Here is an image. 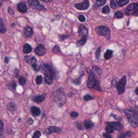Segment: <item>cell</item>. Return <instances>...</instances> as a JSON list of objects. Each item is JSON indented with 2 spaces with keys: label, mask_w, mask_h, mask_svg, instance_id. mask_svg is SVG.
Listing matches in <instances>:
<instances>
[{
  "label": "cell",
  "mask_w": 138,
  "mask_h": 138,
  "mask_svg": "<svg viewBox=\"0 0 138 138\" xmlns=\"http://www.w3.org/2000/svg\"><path fill=\"white\" fill-rule=\"evenodd\" d=\"M18 81L20 84H21L22 85H25V84H26V80H25V78L22 77H20L18 79Z\"/></svg>",
  "instance_id": "33"
},
{
  "label": "cell",
  "mask_w": 138,
  "mask_h": 138,
  "mask_svg": "<svg viewBox=\"0 0 138 138\" xmlns=\"http://www.w3.org/2000/svg\"><path fill=\"white\" fill-rule=\"evenodd\" d=\"M78 18L81 22H84L86 20L85 17L83 15H80L78 16Z\"/></svg>",
  "instance_id": "36"
},
{
  "label": "cell",
  "mask_w": 138,
  "mask_h": 138,
  "mask_svg": "<svg viewBox=\"0 0 138 138\" xmlns=\"http://www.w3.org/2000/svg\"><path fill=\"white\" fill-rule=\"evenodd\" d=\"M135 93L138 95V87H137V88L135 89Z\"/></svg>",
  "instance_id": "51"
},
{
  "label": "cell",
  "mask_w": 138,
  "mask_h": 138,
  "mask_svg": "<svg viewBox=\"0 0 138 138\" xmlns=\"http://www.w3.org/2000/svg\"><path fill=\"white\" fill-rule=\"evenodd\" d=\"M132 15H134V16H138V8L136 9L135 11H134L132 13Z\"/></svg>",
  "instance_id": "45"
},
{
  "label": "cell",
  "mask_w": 138,
  "mask_h": 138,
  "mask_svg": "<svg viewBox=\"0 0 138 138\" xmlns=\"http://www.w3.org/2000/svg\"><path fill=\"white\" fill-rule=\"evenodd\" d=\"M125 113L130 125L133 128L137 127L138 126V116L135 111L132 110L127 109L125 110Z\"/></svg>",
  "instance_id": "2"
},
{
  "label": "cell",
  "mask_w": 138,
  "mask_h": 138,
  "mask_svg": "<svg viewBox=\"0 0 138 138\" xmlns=\"http://www.w3.org/2000/svg\"><path fill=\"white\" fill-rule=\"evenodd\" d=\"M70 115L72 118H77L78 116V113H77V112H72L70 113Z\"/></svg>",
  "instance_id": "39"
},
{
  "label": "cell",
  "mask_w": 138,
  "mask_h": 138,
  "mask_svg": "<svg viewBox=\"0 0 138 138\" xmlns=\"http://www.w3.org/2000/svg\"><path fill=\"white\" fill-rule=\"evenodd\" d=\"M33 122H34V121H33V119L31 118H29L28 120V124H29V125H31L33 124Z\"/></svg>",
  "instance_id": "43"
},
{
  "label": "cell",
  "mask_w": 138,
  "mask_h": 138,
  "mask_svg": "<svg viewBox=\"0 0 138 138\" xmlns=\"http://www.w3.org/2000/svg\"><path fill=\"white\" fill-rule=\"evenodd\" d=\"M42 1H43L44 2H51L52 1V0H42Z\"/></svg>",
  "instance_id": "50"
},
{
  "label": "cell",
  "mask_w": 138,
  "mask_h": 138,
  "mask_svg": "<svg viewBox=\"0 0 138 138\" xmlns=\"http://www.w3.org/2000/svg\"><path fill=\"white\" fill-rule=\"evenodd\" d=\"M78 33L82 37H86L88 35V29L83 25H81L78 29Z\"/></svg>",
  "instance_id": "12"
},
{
  "label": "cell",
  "mask_w": 138,
  "mask_h": 138,
  "mask_svg": "<svg viewBox=\"0 0 138 138\" xmlns=\"http://www.w3.org/2000/svg\"><path fill=\"white\" fill-rule=\"evenodd\" d=\"M88 87L90 89H96L99 90V86L98 84V81L95 78V77L92 71H90L89 77L88 81Z\"/></svg>",
  "instance_id": "4"
},
{
  "label": "cell",
  "mask_w": 138,
  "mask_h": 138,
  "mask_svg": "<svg viewBox=\"0 0 138 138\" xmlns=\"http://www.w3.org/2000/svg\"><path fill=\"white\" fill-rule=\"evenodd\" d=\"M49 134L53 133H60V132L62 131L61 129L55 126H51L49 128Z\"/></svg>",
  "instance_id": "18"
},
{
  "label": "cell",
  "mask_w": 138,
  "mask_h": 138,
  "mask_svg": "<svg viewBox=\"0 0 138 138\" xmlns=\"http://www.w3.org/2000/svg\"><path fill=\"white\" fill-rule=\"evenodd\" d=\"M29 6L32 8L38 10H46L44 6L40 4L38 0H29Z\"/></svg>",
  "instance_id": "8"
},
{
  "label": "cell",
  "mask_w": 138,
  "mask_h": 138,
  "mask_svg": "<svg viewBox=\"0 0 138 138\" xmlns=\"http://www.w3.org/2000/svg\"><path fill=\"white\" fill-rule=\"evenodd\" d=\"M73 83L76 85H79L81 83V78L78 79H76L73 80Z\"/></svg>",
  "instance_id": "40"
},
{
  "label": "cell",
  "mask_w": 138,
  "mask_h": 138,
  "mask_svg": "<svg viewBox=\"0 0 138 138\" xmlns=\"http://www.w3.org/2000/svg\"><path fill=\"white\" fill-rule=\"evenodd\" d=\"M90 6V2L89 0H85L83 2L80 3H77L75 4L76 8L80 10H84L88 9Z\"/></svg>",
  "instance_id": "9"
},
{
  "label": "cell",
  "mask_w": 138,
  "mask_h": 138,
  "mask_svg": "<svg viewBox=\"0 0 138 138\" xmlns=\"http://www.w3.org/2000/svg\"><path fill=\"white\" fill-rule=\"evenodd\" d=\"M32 51V47L30 44L27 43L25 44L23 47V52L25 54H29Z\"/></svg>",
  "instance_id": "20"
},
{
  "label": "cell",
  "mask_w": 138,
  "mask_h": 138,
  "mask_svg": "<svg viewBox=\"0 0 138 138\" xmlns=\"http://www.w3.org/2000/svg\"><path fill=\"white\" fill-rule=\"evenodd\" d=\"M12 86V88H13L14 89H15V88H16V83H14V84H13Z\"/></svg>",
  "instance_id": "49"
},
{
  "label": "cell",
  "mask_w": 138,
  "mask_h": 138,
  "mask_svg": "<svg viewBox=\"0 0 138 138\" xmlns=\"http://www.w3.org/2000/svg\"><path fill=\"white\" fill-rule=\"evenodd\" d=\"M39 70L44 75V80L45 83L48 85L53 83V71L50 66L47 64H42L39 66Z\"/></svg>",
  "instance_id": "1"
},
{
  "label": "cell",
  "mask_w": 138,
  "mask_h": 138,
  "mask_svg": "<svg viewBox=\"0 0 138 138\" xmlns=\"http://www.w3.org/2000/svg\"><path fill=\"white\" fill-rule=\"evenodd\" d=\"M84 100L86 101H89L90 100H92V99H93L94 98H93V97H92V95H89V94H86L85 95L84 97V98H83Z\"/></svg>",
  "instance_id": "31"
},
{
  "label": "cell",
  "mask_w": 138,
  "mask_h": 138,
  "mask_svg": "<svg viewBox=\"0 0 138 138\" xmlns=\"http://www.w3.org/2000/svg\"><path fill=\"white\" fill-rule=\"evenodd\" d=\"M3 129H4V124L2 121H1V135L2 137V135L3 134Z\"/></svg>",
  "instance_id": "42"
},
{
  "label": "cell",
  "mask_w": 138,
  "mask_h": 138,
  "mask_svg": "<svg viewBox=\"0 0 138 138\" xmlns=\"http://www.w3.org/2000/svg\"><path fill=\"white\" fill-rule=\"evenodd\" d=\"M7 108L8 110L10 111L11 112H12V113H14V112L16 110V105L15 104V103H9L7 105Z\"/></svg>",
  "instance_id": "21"
},
{
  "label": "cell",
  "mask_w": 138,
  "mask_h": 138,
  "mask_svg": "<svg viewBox=\"0 0 138 138\" xmlns=\"http://www.w3.org/2000/svg\"><path fill=\"white\" fill-rule=\"evenodd\" d=\"M11 26H12V27H15V24L14 23H12L11 24Z\"/></svg>",
  "instance_id": "52"
},
{
  "label": "cell",
  "mask_w": 138,
  "mask_h": 138,
  "mask_svg": "<svg viewBox=\"0 0 138 138\" xmlns=\"http://www.w3.org/2000/svg\"><path fill=\"white\" fill-rule=\"evenodd\" d=\"M138 8V3H132L131 4L128 6L126 9V13L127 12H130L131 11L135 10L136 9Z\"/></svg>",
  "instance_id": "15"
},
{
  "label": "cell",
  "mask_w": 138,
  "mask_h": 138,
  "mask_svg": "<svg viewBox=\"0 0 138 138\" xmlns=\"http://www.w3.org/2000/svg\"><path fill=\"white\" fill-rule=\"evenodd\" d=\"M9 58H8V57H6V58H5V60H4V62L6 63H8L9 62Z\"/></svg>",
  "instance_id": "48"
},
{
  "label": "cell",
  "mask_w": 138,
  "mask_h": 138,
  "mask_svg": "<svg viewBox=\"0 0 138 138\" xmlns=\"http://www.w3.org/2000/svg\"><path fill=\"white\" fill-rule=\"evenodd\" d=\"M21 121H22V120H21V119H18V122H21Z\"/></svg>",
  "instance_id": "53"
},
{
  "label": "cell",
  "mask_w": 138,
  "mask_h": 138,
  "mask_svg": "<svg viewBox=\"0 0 138 138\" xmlns=\"http://www.w3.org/2000/svg\"><path fill=\"white\" fill-rule=\"evenodd\" d=\"M86 42V37H83L80 40H78V41L77 42L76 44L77 47H81V46H82L84 44H85Z\"/></svg>",
  "instance_id": "25"
},
{
  "label": "cell",
  "mask_w": 138,
  "mask_h": 138,
  "mask_svg": "<svg viewBox=\"0 0 138 138\" xmlns=\"http://www.w3.org/2000/svg\"><path fill=\"white\" fill-rule=\"evenodd\" d=\"M96 33L98 35L103 36L105 37L107 39H110L111 37V32L109 28L105 26H100L95 29Z\"/></svg>",
  "instance_id": "5"
},
{
  "label": "cell",
  "mask_w": 138,
  "mask_h": 138,
  "mask_svg": "<svg viewBox=\"0 0 138 138\" xmlns=\"http://www.w3.org/2000/svg\"><path fill=\"white\" fill-rule=\"evenodd\" d=\"M116 2L119 7H122L129 3V0H116Z\"/></svg>",
  "instance_id": "24"
},
{
  "label": "cell",
  "mask_w": 138,
  "mask_h": 138,
  "mask_svg": "<svg viewBox=\"0 0 138 138\" xmlns=\"http://www.w3.org/2000/svg\"><path fill=\"white\" fill-rule=\"evenodd\" d=\"M36 83L37 85H40L43 83V77L42 76H38L36 78Z\"/></svg>",
  "instance_id": "27"
},
{
  "label": "cell",
  "mask_w": 138,
  "mask_h": 138,
  "mask_svg": "<svg viewBox=\"0 0 138 138\" xmlns=\"http://www.w3.org/2000/svg\"><path fill=\"white\" fill-rule=\"evenodd\" d=\"M113 129H112V128L111 127H110V126L107 125V127H106V132L108 133H112L113 132Z\"/></svg>",
  "instance_id": "35"
},
{
  "label": "cell",
  "mask_w": 138,
  "mask_h": 138,
  "mask_svg": "<svg viewBox=\"0 0 138 138\" xmlns=\"http://www.w3.org/2000/svg\"><path fill=\"white\" fill-rule=\"evenodd\" d=\"M35 52L38 56H42L46 54V49L44 46L42 44H39L35 49Z\"/></svg>",
  "instance_id": "11"
},
{
  "label": "cell",
  "mask_w": 138,
  "mask_h": 138,
  "mask_svg": "<svg viewBox=\"0 0 138 138\" xmlns=\"http://www.w3.org/2000/svg\"><path fill=\"white\" fill-rule=\"evenodd\" d=\"M33 34V30L31 27H28L24 29V35L25 37H30Z\"/></svg>",
  "instance_id": "16"
},
{
  "label": "cell",
  "mask_w": 138,
  "mask_h": 138,
  "mask_svg": "<svg viewBox=\"0 0 138 138\" xmlns=\"http://www.w3.org/2000/svg\"><path fill=\"white\" fill-rule=\"evenodd\" d=\"M107 125L111 127L112 129L117 131H121L123 129V126L119 122H111L107 123Z\"/></svg>",
  "instance_id": "10"
},
{
  "label": "cell",
  "mask_w": 138,
  "mask_h": 138,
  "mask_svg": "<svg viewBox=\"0 0 138 138\" xmlns=\"http://www.w3.org/2000/svg\"><path fill=\"white\" fill-rule=\"evenodd\" d=\"M110 4H111V8L113 9H115L116 8V5L115 4L114 0H111Z\"/></svg>",
  "instance_id": "37"
},
{
  "label": "cell",
  "mask_w": 138,
  "mask_h": 138,
  "mask_svg": "<svg viewBox=\"0 0 138 138\" xmlns=\"http://www.w3.org/2000/svg\"><path fill=\"white\" fill-rule=\"evenodd\" d=\"M17 9L18 11L21 13H26L28 8L27 7L25 4L22 3H19L17 6Z\"/></svg>",
  "instance_id": "13"
},
{
  "label": "cell",
  "mask_w": 138,
  "mask_h": 138,
  "mask_svg": "<svg viewBox=\"0 0 138 138\" xmlns=\"http://www.w3.org/2000/svg\"><path fill=\"white\" fill-rule=\"evenodd\" d=\"M76 125H77V127L78 129H79V130H83V127H82V126H81V125L80 122H77Z\"/></svg>",
  "instance_id": "41"
},
{
  "label": "cell",
  "mask_w": 138,
  "mask_h": 138,
  "mask_svg": "<svg viewBox=\"0 0 138 138\" xmlns=\"http://www.w3.org/2000/svg\"><path fill=\"white\" fill-rule=\"evenodd\" d=\"M112 55H113V51L111 50H107L104 55V58L106 60L109 59L112 57Z\"/></svg>",
  "instance_id": "23"
},
{
  "label": "cell",
  "mask_w": 138,
  "mask_h": 138,
  "mask_svg": "<svg viewBox=\"0 0 138 138\" xmlns=\"http://www.w3.org/2000/svg\"><path fill=\"white\" fill-rule=\"evenodd\" d=\"M46 95H47V93H44L42 94V95L36 96L34 98V101L36 103H37L38 104L41 103L42 102H43L44 100Z\"/></svg>",
  "instance_id": "14"
},
{
  "label": "cell",
  "mask_w": 138,
  "mask_h": 138,
  "mask_svg": "<svg viewBox=\"0 0 138 138\" xmlns=\"http://www.w3.org/2000/svg\"><path fill=\"white\" fill-rule=\"evenodd\" d=\"M114 15H115V16L118 18H121L122 17H123V16H124L123 13H122L120 11H118V12H115L114 14Z\"/></svg>",
  "instance_id": "30"
},
{
  "label": "cell",
  "mask_w": 138,
  "mask_h": 138,
  "mask_svg": "<svg viewBox=\"0 0 138 138\" xmlns=\"http://www.w3.org/2000/svg\"><path fill=\"white\" fill-rule=\"evenodd\" d=\"M8 12L12 15H13L14 14V10L12 9V7H9V8H8Z\"/></svg>",
  "instance_id": "44"
},
{
  "label": "cell",
  "mask_w": 138,
  "mask_h": 138,
  "mask_svg": "<svg viewBox=\"0 0 138 138\" xmlns=\"http://www.w3.org/2000/svg\"><path fill=\"white\" fill-rule=\"evenodd\" d=\"M0 28H1V33L2 34L5 33L6 32V28L5 27V25L3 22L2 18H1V26H0Z\"/></svg>",
  "instance_id": "26"
},
{
  "label": "cell",
  "mask_w": 138,
  "mask_h": 138,
  "mask_svg": "<svg viewBox=\"0 0 138 138\" xmlns=\"http://www.w3.org/2000/svg\"><path fill=\"white\" fill-rule=\"evenodd\" d=\"M126 84V76H124L116 84V89L119 94H122L124 93Z\"/></svg>",
  "instance_id": "7"
},
{
  "label": "cell",
  "mask_w": 138,
  "mask_h": 138,
  "mask_svg": "<svg viewBox=\"0 0 138 138\" xmlns=\"http://www.w3.org/2000/svg\"><path fill=\"white\" fill-rule=\"evenodd\" d=\"M31 112L32 114L35 116H38L40 114V110L37 107H32Z\"/></svg>",
  "instance_id": "19"
},
{
  "label": "cell",
  "mask_w": 138,
  "mask_h": 138,
  "mask_svg": "<svg viewBox=\"0 0 138 138\" xmlns=\"http://www.w3.org/2000/svg\"><path fill=\"white\" fill-rule=\"evenodd\" d=\"M106 3V0H95L93 4V8L95 9L98 8L101 6H104Z\"/></svg>",
  "instance_id": "17"
},
{
  "label": "cell",
  "mask_w": 138,
  "mask_h": 138,
  "mask_svg": "<svg viewBox=\"0 0 138 138\" xmlns=\"http://www.w3.org/2000/svg\"><path fill=\"white\" fill-rule=\"evenodd\" d=\"M126 136L128 137V133L127 132L126 133H122L120 134L118 137V138H126Z\"/></svg>",
  "instance_id": "38"
},
{
  "label": "cell",
  "mask_w": 138,
  "mask_h": 138,
  "mask_svg": "<svg viewBox=\"0 0 138 138\" xmlns=\"http://www.w3.org/2000/svg\"><path fill=\"white\" fill-rule=\"evenodd\" d=\"M104 136H105L106 138H112V136H111L110 133H104L103 134Z\"/></svg>",
  "instance_id": "46"
},
{
  "label": "cell",
  "mask_w": 138,
  "mask_h": 138,
  "mask_svg": "<svg viewBox=\"0 0 138 138\" xmlns=\"http://www.w3.org/2000/svg\"><path fill=\"white\" fill-rule=\"evenodd\" d=\"M24 59L27 63L31 65L33 68L36 71L39 70V66L37 65V61L36 58L32 56H25Z\"/></svg>",
  "instance_id": "6"
},
{
  "label": "cell",
  "mask_w": 138,
  "mask_h": 138,
  "mask_svg": "<svg viewBox=\"0 0 138 138\" xmlns=\"http://www.w3.org/2000/svg\"><path fill=\"white\" fill-rule=\"evenodd\" d=\"M55 101L59 106H62L65 101V95L62 89H58L56 92Z\"/></svg>",
  "instance_id": "3"
},
{
  "label": "cell",
  "mask_w": 138,
  "mask_h": 138,
  "mask_svg": "<svg viewBox=\"0 0 138 138\" xmlns=\"http://www.w3.org/2000/svg\"><path fill=\"white\" fill-rule=\"evenodd\" d=\"M100 52H101V47H99L98 49H97L96 51H95V56L96 58L97 59H99L100 57Z\"/></svg>",
  "instance_id": "34"
},
{
  "label": "cell",
  "mask_w": 138,
  "mask_h": 138,
  "mask_svg": "<svg viewBox=\"0 0 138 138\" xmlns=\"http://www.w3.org/2000/svg\"><path fill=\"white\" fill-rule=\"evenodd\" d=\"M67 37H68L67 36H65V35H62V36H60V38H61V40H63L65 38H67Z\"/></svg>",
  "instance_id": "47"
},
{
  "label": "cell",
  "mask_w": 138,
  "mask_h": 138,
  "mask_svg": "<svg viewBox=\"0 0 138 138\" xmlns=\"http://www.w3.org/2000/svg\"><path fill=\"white\" fill-rule=\"evenodd\" d=\"M41 135V132L39 131H36L34 134L33 138H39Z\"/></svg>",
  "instance_id": "32"
},
{
  "label": "cell",
  "mask_w": 138,
  "mask_h": 138,
  "mask_svg": "<svg viewBox=\"0 0 138 138\" xmlns=\"http://www.w3.org/2000/svg\"><path fill=\"white\" fill-rule=\"evenodd\" d=\"M52 52L55 54H59L60 52H61L60 51V48L57 45H56L54 47V48L52 49Z\"/></svg>",
  "instance_id": "29"
},
{
  "label": "cell",
  "mask_w": 138,
  "mask_h": 138,
  "mask_svg": "<svg viewBox=\"0 0 138 138\" xmlns=\"http://www.w3.org/2000/svg\"><path fill=\"white\" fill-rule=\"evenodd\" d=\"M84 125L85 127L88 130L91 129L92 128H93L94 126L93 123H92V122L90 120H85L84 122Z\"/></svg>",
  "instance_id": "22"
},
{
  "label": "cell",
  "mask_w": 138,
  "mask_h": 138,
  "mask_svg": "<svg viewBox=\"0 0 138 138\" xmlns=\"http://www.w3.org/2000/svg\"><path fill=\"white\" fill-rule=\"evenodd\" d=\"M110 12V9L108 6H105L102 9V13L105 14H108Z\"/></svg>",
  "instance_id": "28"
}]
</instances>
